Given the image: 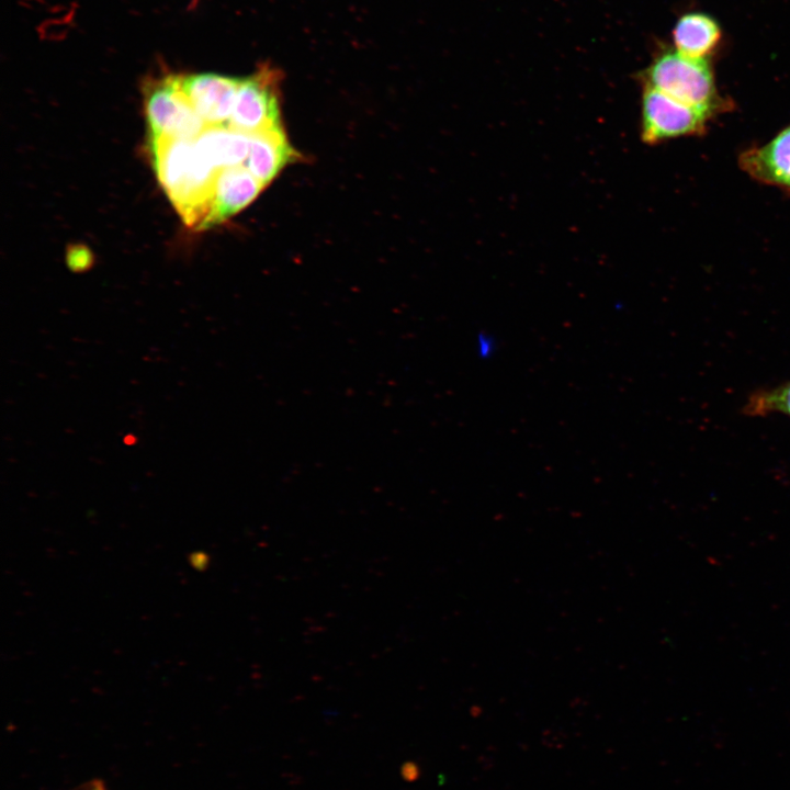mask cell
I'll return each mask as SVG.
<instances>
[{
	"mask_svg": "<svg viewBox=\"0 0 790 790\" xmlns=\"http://www.w3.org/2000/svg\"><path fill=\"white\" fill-rule=\"evenodd\" d=\"M158 180L187 226L206 228L217 170L199 153L194 139H150Z\"/></svg>",
	"mask_w": 790,
	"mask_h": 790,
	"instance_id": "obj_1",
	"label": "cell"
},
{
	"mask_svg": "<svg viewBox=\"0 0 790 790\" xmlns=\"http://www.w3.org/2000/svg\"><path fill=\"white\" fill-rule=\"evenodd\" d=\"M646 87L712 116L731 106L719 93L709 59L688 57L676 49L666 50L654 59L646 71Z\"/></svg>",
	"mask_w": 790,
	"mask_h": 790,
	"instance_id": "obj_2",
	"label": "cell"
},
{
	"mask_svg": "<svg viewBox=\"0 0 790 790\" xmlns=\"http://www.w3.org/2000/svg\"><path fill=\"white\" fill-rule=\"evenodd\" d=\"M145 112L150 139H195L206 127L185 97L179 75L148 84Z\"/></svg>",
	"mask_w": 790,
	"mask_h": 790,
	"instance_id": "obj_3",
	"label": "cell"
},
{
	"mask_svg": "<svg viewBox=\"0 0 790 790\" xmlns=\"http://www.w3.org/2000/svg\"><path fill=\"white\" fill-rule=\"evenodd\" d=\"M280 74L263 66L240 78L228 125L246 134L280 128Z\"/></svg>",
	"mask_w": 790,
	"mask_h": 790,
	"instance_id": "obj_4",
	"label": "cell"
},
{
	"mask_svg": "<svg viewBox=\"0 0 790 790\" xmlns=\"http://www.w3.org/2000/svg\"><path fill=\"white\" fill-rule=\"evenodd\" d=\"M713 116L645 87L642 98L641 137L647 144L702 135Z\"/></svg>",
	"mask_w": 790,
	"mask_h": 790,
	"instance_id": "obj_5",
	"label": "cell"
},
{
	"mask_svg": "<svg viewBox=\"0 0 790 790\" xmlns=\"http://www.w3.org/2000/svg\"><path fill=\"white\" fill-rule=\"evenodd\" d=\"M179 77L185 97L206 126L228 125L240 78L208 72Z\"/></svg>",
	"mask_w": 790,
	"mask_h": 790,
	"instance_id": "obj_6",
	"label": "cell"
},
{
	"mask_svg": "<svg viewBox=\"0 0 790 790\" xmlns=\"http://www.w3.org/2000/svg\"><path fill=\"white\" fill-rule=\"evenodd\" d=\"M738 165L754 180L790 191V124L767 143L743 151Z\"/></svg>",
	"mask_w": 790,
	"mask_h": 790,
	"instance_id": "obj_7",
	"label": "cell"
},
{
	"mask_svg": "<svg viewBox=\"0 0 790 790\" xmlns=\"http://www.w3.org/2000/svg\"><path fill=\"white\" fill-rule=\"evenodd\" d=\"M264 187L245 166L218 170L206 228L221 224L244 210Z\"/></svg>",
	"mask_w": 790,
	"mask_h": 790,
	"instance_id": "obj_8",
	"label": "cell"
},
{
	"mask_svg": "<svg viewBox=\"0 0 790 790\" xmlns=\"http://www.w3.org/2000/svg\"><path fill=\"white\" fill-rule=\"evenodd\" d=\"M297 154L283 127L249 134V151L245 167L266 187Z\"/></svg>",
	"mask_w": 790,
	"mask_h": 790,
	"instance_id": "obj_9",
	"label": "cell"
},
{
	"mask_svg": "<svg viewBox=\"0 0 790 790\" xmlns=\"http://www.w3.org/2000/svg\"><path fill=\"white\" fill-rule=\"evenodd\" d=\"M194 143L201 156L217 171L244 166L249 151V134L229 125L206 126Z\"/></svg>",
	"mask_w": 790,
	"mask_h": 790,
	"instance_id": "obj_10",
	"label": "cell"
},
{
	"mask_svg": "<svg viewBox=\"0 0 790 790\" xmlns=\"http://www.w3.org/2000/svg\"><path fill=\"white\" fill-rule=\"evenodd\" d=\"M722 37L719 23L703 12L681 15L673 30L675 49L688 57L709 59Z\"/></svg>",
	"mask_w": 790,
	"mask_h": 790,
	"instance_id": "obj_11",
	"label": "cell"
},
{
	"mask_svg": "<svg viewBox=\"0 0 790 790\" xmlns=\"http://www.w3.org/2000/svg\"><path fill=\"white\" fill-rule=\"evenodd\" d=\"M743 413L749 416L781 413L790 417V381L775 388L756 391L749 396Z\"/></svg>",
	"mask_w": 790,
	"mask_h": 790,
	"instance_id": "obj_12",
	"label": "cell"
},
{
	"mask_svg": "<svg viewBox=\"0 0 790 790\" xmlns=\"http://www.w3.org/2000/svg\"><path fill=\"white\" fill-rule=\"evenodd\" d=\"M498 349L496 337L485 330L479 331L475 339V352L481 360H489Z\"/></svg>",
	"mask_w": 790,
	"mask_h": 790,
	"instance_id": "obj_13",
	"label": "cell"
},
{
	"mask_svg": "<svg viewBox=\"0 0 790 790\" xmlns=\"http://www.w3.org/2000/svg\"><path fill=\"white\" fill-rule=\"evenodd\" d=\"M86 790H105L101 781H92L88 785Z\"/></svg>",
	"mask_w": 790,
	"mask_h": 790,
	"instance_id": "obj_14",
	"label": "cell"
}]
</instances>
